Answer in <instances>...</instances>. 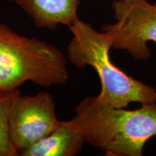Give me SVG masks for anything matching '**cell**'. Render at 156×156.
Segmentation results:
<instances>
[{
  "instance_id": "4",
  "label": "cell",
  "mask_w": 156,
  "mask_h": 156,
  "mask_svg": "<svg viewBox=\"0 0 156 156\" xmlns=\"http://www.w3.org/2000/svg\"><path fill=\"white\" fill-rule=\"evenodd\" d=\"M112 8L116 22L101 28L112 39V48L126 51L136 61L149 58L147 42H156V3L116 0Z\"/></svg>"
},
{
  "instance_id": "6",
  "label": "cell",
  "mask_w": 156,
  "mask_h": 156,
  "mask_svg": "<svg viewBox=\"0 0 156 156\" xmlns=\"http://www.w3.org/2000/svg\"><path fill=\"white\" fill-rule=\"evenodd\" d=\"M16 4L39 28L69 26L77 18L79 0H10Z\"/></svg>"
},
{
  "instance_id": "7",
  "label": "cell",
  "mask_w": 156,
  "mask_h": 156,
  "mask_svg": "<svg viewBox=\"0 0 156 156\" xmlns=\"http://www.w3.org/2000/svg\"><path fill=\"white\" fill-rule=\"evenodd\" d=\"M85 140L69 121L59 125L47 136L20 151L21 156H75L80 153Z\"/></svg>"
},
{
  "instance_id": "3",
  "label": "cell",
  "mask_w": 156,
  "mask_h": 156,
  "mask_svg": "<svg viewBox=\"0 0 156 156\" xmlns=\"http://www.w3.org/2000/svg\"><path fill=\"white\" fill-rule=\"evenodd\" d=\"M68 78L67 60L58 48L0 23V93L27 81L48 87L64 85Z\"/></svg>"
},
{
  "instance_id": "1",
  "label": "cell",
  "mask_w": 156,
  "mask_h": 156,
  "mask_svg": "<svg viewBox=\"0 0 156 156\" xmlns=\"http://www.w3.org/2000/svg\"><path fill=\"white\" fill-rule=\"evenodd\" d=\"M69 120L85 142L108 156H141L148 140L156 136V103L136 110L114 108L98 95L84 98Z\"/></svg>"
},
{
  "instance_id": "8",
  "label": "cell",
  "mask_w": 156,
  "mask_h": 156,
  "mask_svg": "<svg viewBox=\"0 0 156 156\" xmlns=\"http://www.w3.org/2000/svg\"><path fill=\"white\" fill-rule=\"evenodd\" d=\"M19 92L17 89L0 93V156H17L18 152L12 143L8 119L12 101Z\"/></svg>"
},
{
  "instance_id": "5",
  "label": "cell",
  "mask_w": 156,
  "mask_h": 156,
  "mask_svg": "<svg viewBox=\"0 0 156 156\" xmlns=\"http://www.w3.org/2000/svg\"><path fill=\"white\" fill-rule=\"evenodd\" d=\"M60 122L51 95L40 92L34 95H21L19 91L9 109V137L19 154L47 136Z\"/></svg>"
},
{
  "instance_id": "2",
  "label": "cell",
  "mask_w": 156,
  "mask_h": 156,
  "mask_svg": "<svg viewBox=\"0 0 156 156\" xmlns=\"http://www.w3.org/2000/svg\"><path fill=\"white\" fill-rule=\"evenodd\" d=\"M69 27L73 38L67 46L69 61L77 68L90 66L101 80V101L114 108H124L130 103H156V89L126 75L111 61L112 39L98 32L90 23L77 17Z\"/></svg>"
}]
</instances>
